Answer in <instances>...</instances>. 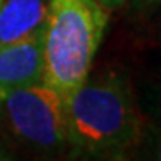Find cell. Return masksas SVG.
I'll return each instance as SVG.
<instances>
[{
  "mask_svg": "<svg viewBox=\"0 0 161 161\" xmlns=\"http://www.w3.org/2000/svg\"><path fill=\"white\" fill-rule=\"evenodd\" d=\"M49 0H8L0 8V46L45 31Z\"/></svg>",
  "mask_w": 161,
  "mask_h": 161,
  "instance_id": "5b68a950",
  "label": "cell"
},
{
  "mask_svg": "<svg viewBox=\"0 0 161 161\" xmlns=\"http://www.w3.org/2000/svg\"><path fill=\"white\" fill-rule=\"evenodd\" d=\"M97 2L104 7L105 10H114V8H119V7H122L123 3L127 2V0H97Z\"/></svg>",
  "mask_w": 161,
  "mask_h": 161,
  "instance_id": "ba28073f",
  "label": "cell"
},
{
  "mask_svg": "<svg viewBox=\"0 0 161 161\" xmlns=\"http://www.w3.org/2000/svg\"><path fill=\"white\" fill-rule=\"evenodd\" d=\"M107 10L97 0H49L43 31V82L68 100L89 77L104 38Z\"/></svg>",
  "mask_w": 161,
  "mask_h": 161,
  "instance_id": "7a4b0ae2",
  "label": "cell"
},
{
  "mask_svg": "<svg viewBox=\"0 0 161 161\" xmlns=\"http://www.w3.org/2000/svg\"><path fill=\"white\" fill-rule=\"evenodd\" d=\"M46 161H68V159H46Z\"/></svg>",
  "mask_w": 161,
  "mask_h": 161,
  "instance_id": "7c38bea8",
  "label": "cell"
},
{
  "mask_svg": "<svg viewBox=\"0 0 161 161\" xmlns=\"http://www.w3.org/2000/svg\"><path fill=\"white\" fill-rule=\"evenodd\" d=\"M0 110L10 133L30 150L49 156L71 150L68 100L46 82L5 94Z\"/></svg>",
  "mask_w": 161,
  "mask_h": 161,
  "instance_id": "3957f363",
  "label": "cell"
},
{
  "mask_svg": "<svg viewBox=\"0 0 161 161\" xmlns=\"http://www.w3.org/2000/svg\"><path fill=\"white\" fill-rule=\"evenodd\" d=\"M145 107L155 123L161 127V82L148 86L145 92Z\"/></svg>",
  "mask_w": 161,
  "mask_h": 161,
  "instance_id": "52a82bcc",
  "label": "cell"
},
{
  "mask_svg": "<svg viewBox=\"0 0 161 161\" xmlns=\"http://www.w3.org/2000/svg\"><path fill=\"white\" fill-rule=\"evenodd\" d=\"M108 161H127V158H112V159H108Z\"/></svg>",
  "mask_w": 161,
  "mask_h": 161,
  "instance_id": "8fae6325",
  "label": "cell"
},
{
  "mask_svg": "<svg viewBox=\"0 0 161 161\" xmlns=\"http://www.w3.org/2000/svg\"><path fill=\"white\" fill-rule=\"evenodd\" d=\"M127 156L130 161H161V127L158 123L145 119L140 136Z\"/></svg>",
  "mask_w": 161,
  "mask_h": 161,
  "instance_id": "8992f818",
  "label": "cell"
},
{
  "mask_svg": "<svg viewBox=\"0 0 161 161\" xmlns=\"http://www.w3.org/2000/svg\"><path fill=\"white\" fill-rule=\"evenodd\" d=\"M145 117L130 82L119 72L87 77L68 99L69 146L91 158H127Z\"/></svg>",
  "mask_w": 161,
  "mask_h": 161,
  "instance_id": "6da1fadb",
  "label": "cell"
},
{
  "mask_svg": "<svg viewBox=\"0 0 161 161\" xmlns=\"http://www.w3.org/2000/svg\"><path fill=\"white\" fill-rule=\"evenodd\" d=\"M43 33L0 46V99L15 89L43 82Z\"/></svg>",
  "mask_w": 161,
  "mask_h": 161,
  "instance_id": "277c9868",
  "label": "cell"
},
{
  "mask_svg": "<svg viewBox=\"0 0 161 161\" xmlns=\"http://www.w3.org/2000/svg\"><path fill=\"white\" fill-rule=\"evenodd\" d=\"M0 161H17V158L13 156V153L0 143Z\"/></svg>",
  "mask_w": 161,
  "mask_h": 161,
  "instance_id": "9c48e42d",
  "label": "cell"
},
{
  "mask_svg": "<svg viewBox=\"0 0 161 161\" xmlns=\"http://www.w3.org/2000/svg\"><path fill=\"white\" fill-rule=\"evenodd\" d=\"M0 5H2V0H0Z\"/></svg>",
  "mask_w": 161,
  "mask_h": 161,
  "instance_id": "4fadbf2b",
  "label": "cell"
},
{
  "mask_svg": "<svg viewBox=\"0 0 161 161\" xmlns=\"http://www.w3.org/2000/svg\"><path fill=\"white\" fill-rule=\"evenodd\" d=\"M161 3V0H135V5L138 8H150V7H156Z\"/></svg>",
  "mask_w": 161,
  "mask_h": 161,
  "instance_id": "30bf717a",
  "label": "cell"
}]
</instances>
